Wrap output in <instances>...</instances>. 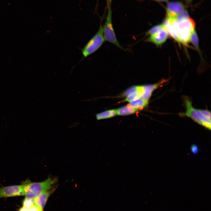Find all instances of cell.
I'll use <instances>...</instances> for the list:
<instances>
[{
	"mask_svg": "<svg viewBox=\"0 0 211 211\" xmlns=\"http://www.w3.org/2000/svg\"><path fill=\"white\" fill-rule=\"evenodd\" d=\"M140 110L130 106H124L117 109V115H126L133 114Z\"/></svg>",
	"mask_w": 211,
	"mask_h": 211,
	"instance_id": "cell-12",
	"label": "cell"
},
{
	"mask_svg": "<svg viewBox=\"0 0 211 211\" xmlns=\"http://www.w3.org/2000/svg\"><path fill=\"white\" fill-rule=\"evenodd\" d=\"M164 28L162 24L157 25L153 27L146 33L147 35H151L157 33Z\"/></svg>",
	"mask_w": 211,
	"mask_h": 211,
	"instance_id": "cell-16",
	"label": "cell"
},
{
	"mask_svg": "<svg viewBox=\"0 0 211 211\" xmlns=\"http://www.w3.org/2000/svg\"><path fill=\"white\" fill-rule=\"evenodd\" d=\"M117 115V109L106 110L96 115L98 120L111 118Z\"/></svg>",
	"mask_w": 211,
	"mask_h": 211,
	"instance_id": "cell-14",
	"label": "cell"
},
{
	"mask_svg": "<svg viewBox=\"0 0 211 211\" xmlns=\"http://www.w3.org/2000/svg\"><path fill=\"white\" fill-rule=\"evenodd\" d=\"M188 2H190L192 0H186Z\"/></svg>",
	"mask_w": 211,
	"mask_h": 211,
	"instance_id": "cell-25",
	"label": "cell"
},
{
	"mask_svg": "<svg viewBox=\"0 0 211 211\" xmlns=\"http://www.w3.org/2000/svg\"><path fill=\"white\" fill-rule=\"evenodd\" d=\"M105 41L101 23L96 33L81 49L84 58L87 57L96 51Z\"/></svg>",
	"mask_w": 211,
	"mask_h": 211,
	"instance_id": "cell-4",
	"label": "cell"
},
{
	"mask_svg": "<svg viewBox=\"0 0 211 211\" xmlns=\"http://www.w3.org/2000/svg\"><path fill=\"white\" fill-rule=\"evenodd\" d=\"M162 24L173 38L184 45L190 41L191 35L195 27V22L190 17L180 21L166 17Z\"/></svg>",
	"mask_w": 211,
	"mask_h": 211,
	"instance_id": "cell-1",
	"label": "cell"
},
{
	"mask_svg": "<svg viewBox=\"0 0 211 211\" xmlns=\"http://www.w3.org/2000/svg\"><path fill=\"white\" fill-rule=\"evenodd\" d=\"M25 185H15L0 187V198L24 195Z\"/></svg>",
	"mask_w": 211,
	"mask_h": 211,
	"instance_id": "cell-6",
	"label": "cell"
},
{
	"mask_svg": "<svg viewBox=\"0 0 211 211\" xmlns=\"http://www.w3.org/2000/svg\"><path fill=\"white\" fill-rule=\"evenodd\" d=\"M56 178H49L45 180L39 182H31L26 181L25 185L24 195L26 197L35 199L42 194L54 187L57 182Z\"/></svg>",
	"mask_w": 211,
	"mask_h": 211,
	"instance_id": "cell-2",
	"label": "cell"
},
{
	"mask_svg": "<svg viewBox=\"0 0 211 211\" xmlns=\"http://www.w3.org/2000/svg\"><path fill=\"white\" fill-rule=\"evenodd\" d=\"M190 150L191 152L194 154H197L199 151L198 147L195 144H193L191 146Z\"/></svg>",
	"mask_w": 211,
	"mask_h": 211,
	"instance_id": "cell-21",
	"label": "cell"
},
{
	"mask_svg": "<svg viewBox=\"0 0 211 211\" xmlns=\"http://www.w3.org/2000/svg\"><path fill=\"white\" fill-rule=\"evenodd\" d=\"M186 111L181 115L186 116L192 119L195 122L209 130L211 129V120L205 117L201 113L200 109L194 108L191 101L188 99L184 98Z\"/></svg>",
	"mask_w": 211,
	"mask_h": 211,
	"instance_id": "cell-3",
	"label": "cell"
},
{
	"mask_svg": "<svg viewBox=\"0 0 211 211\" xmlns=\"http://www.w3.org/2000/svg\"><path fill=\"white\" fill-rule=\"evenodd\" d=\"M103 28V35L105 40L115 45L122 50H124L118 41L114 31L112 22L111 11L108 7L106 18Z\"/></svg>",
	"mask_w": 211,
	"mask_h": 211,
	"instance_id": "cell-5",
	"label": "cell"
},
{
	"mask_svg": "<svg viewBox=\"0 0 211 211\" xmlns=\"http://www.w3.org/2000/svg\"><path fill=\"white\" fill-rule=\"evenodd\" d=\"M189 17L187 11L184 10L178 15L175 19L178 21H180L187 19Z\"/></svg>",
	"mask_w": 211,
	"mask_h": 211,
	"instance_id": "cell-19",
	"label": "cell"
},
{
	"mask_svg": "<svg viewBox=\"0 0 211 211\" xmlns=\"http://www.w3.org/2000/svg\"><path fill=\"white\" fill-rule=\"evenodd\" d=\"M200 111L207 118L211 120V112L209 110L200 109Z\"/></svg>",
	"mask_w": 211,
	"mask_h": 211,
	"instance_id": "cell-20",
	"label": "cell"
},
{
	"mask_svg": "<svg viewBox=\"0 0 211 211\" xmlns=\"http://www.w3.org/2000/svg\"><path fill=\"white\" fill-rule=\"evenodd\" d=\"M138 87L139 86H135L129 88L123 93L122 94L123 96L127 97L133 92L137 90Z\"/></svg>",
	"mask_w": 211,
	"mask_h": 211,
	"instance_id": "cell-18",
	"label": "cell"
},
{
	"mask_svg": "<svg viewBox=\"0 0 211 211\" xmlns=\"http://www.w3.org/2000/svg\"><path fill=\"white\" fill-rule=\"evenodd\" d=\"M164 81H161L158 83L144 85V92L141 98L149 100L153 91L158 88Z\"/></svg>",
	"mask_w": 211,
	"mask_h": 211,
	"instance_id": "cell-10",
	"label": "cell"
},
{
	"mask_svg": "<svg viewBox=\"0 0 211 211\" xmlns=\"http://www.w3.org/2000/svg\"><path fill=\"white\" fill-rule=\"evenodd\" d=\"M28 210H29L22 207L19 209L18 211H28Z\"/></svg>",
	"mask_w": 211,
	"mask_h": 211,
	"instance_id": "cell-22",
	"label": "cell"
},
{
	"mask_svg": "<svg viewBox=\"0 0 211 211\" xmlns=\"http://www.w3.org/2000/svg\"><path fill=\"white\" fill-rule=\"evenodd\" d=\"M144 91V85L139 86L137 90L127 96L125 99L124 100V101L130 102L140 98L142 95Z\"/></svg>",
	"mask_w": 211,
	"mask_h": 211,
	"instance_id": "cell-11",
	"label": "cell"
},
{
	"mask_svg": "<svg viewBox=\"0 0 211 211\" xmlns=\"http://www.w3.org/2000/svg\"><path fill=\"white\" fill-rule=\"evenodd\" d=\"M112 0H108V7H110V5L111 1Z\"/></svg>",
	"mask_w": 211,
	"mask_h": 211,
	"instance_id": "cell-23",
	"label": "cell"
},
{
	"mask_svg": "<svg viewBox=\"0 0 211 211\" xmlns=\"http://www.w3.org/2000/svg\"><path fill=\"white\" fill-rule=\"evenodd\" d=\"M56 187H53L34 199L35 205L43 210L48 198L54 191Z\"/></svg>",
	"mask_w": 211,
	"mask_h": 211,
	"instance_id": "cell-9",
	"label": "cell"
},
{
	"mask_svg": "<svg viewBox=\"0 0 211 211\" xmlns=\"http://www.w3.org/2000/svg\"><path fill=\"white\" fill-rule=\"evenodd\" d=\"M184 9V6L181 2L176 1L169 2L166 7V17L175 19L178 15L185 10Z\"/></svg>",
	"mask_w": 211,
	"mask_h": 211,
	"instance_id": "cell-7",
	"label": "cell"
},
{
	"mask_svg": "<svg viewBox=\"0 0 211 211\" xmlns=\"http://www.w3.org/2000/svg\"><path fill=\"white\" fill-rule=\"evenodd\" d=\"M168 35V32L164 28L157 33L150 35L147 40L159 46L162 45L166 40Z\"/></svg>",
	"mask_w": 211,
	"mask_h": 211,
	"instance_id": "cell-8",
	"label": "cell"
},
{
	"mask_svg": "<svg viewBox=\"0 0 211 211\" xmlns=\"http://www.w3.org/2000/svg\"><path fill=\"white\" fill-rule=\"evenodd\" d=\"M157 0L160 1H165L167 0Z\"/></svg>",
	"mask_w": 211,
	"mask_h": 211,
	"instance_id": "cell-24",
	"label": "cell"
},
{
	"mask_svg": "<svg viewBox=\"0 0 211 211\" xmlns=\"http://www.w3.org/2000/svg\"><path fill=\"white\" fill-rule=\"evenodd\" d=\"M35 205L34 199L26 197L23 203V207L28 210L33 207Z\"/></svg>",
	"mask_w": 211,
	"mask_h": 211,
	"instance_id": "cell-15",
	"label": "cell"
},
{
	"mask_svg": "<svg viewBox=\"0 0 211 211\" xmlns=\"http://www.w3.org/2000/svg\"><path fill=\"white\" fill-rule=\"evenodd\" d=\"M194 30L192 33L190 38V41L197 48L198 47V37L195 31Z\"/></svg>",
	"mask_w": 211,
	"mask_h": 211,
	"instance_id": "cell-17",
	"label": "cell"
},
{
	"mask_svg": "<svg viewBox=\"0 0 211 211\" xmlns=\"http://www.w3.org/2000/svg\"><path fill=\"white\" fill-rule=\"evenodd\" d=\"M148 101L140 98L129 102V105L140 110L147 106Z\"/></svg>",
	"mask_w": 211,
	"mask_h": 211,
	"instance_id": "cell-13",
	"label": "cell"
}]
</instances>
